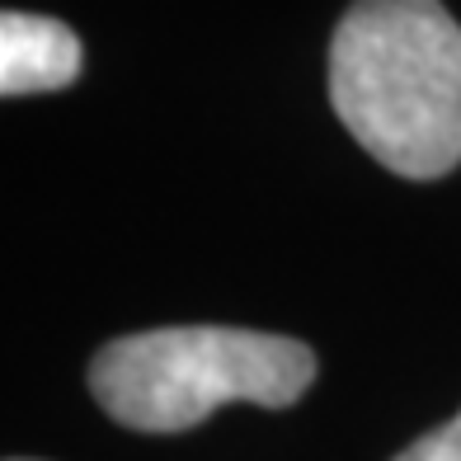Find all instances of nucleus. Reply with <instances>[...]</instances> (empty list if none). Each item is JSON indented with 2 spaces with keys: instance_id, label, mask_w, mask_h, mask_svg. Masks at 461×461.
I'll use <instances>...</instances> for the list:
<instances>
[{
  "instance_id": "obj_5",
  "label": "nucleus",
  "mask_w": 461,
  "mask_h": 461,
  "mask_svg": "<svg viewBox=\"0 0 461 461\" xmlns=\"http://www.w3.org/2000/svg\"><path fill=\"white\" fill-rule=\"evenodd\" d=\"M14 461H19V456H14Z\"/></svg>"
},
{
  "instance_id": "obj_1",
  "label": "nucleus",
  "mask_w": 461,
  "mask_h": 461,
  "mask_svg": "<svg viewBox=\"0 0 461 461\" xmlns=\"http://www.w3.org/2000/svg\"><path fill=\"white\" fill-rule=\"evenodd\" d=\"M330 104L405 179L461 165V24L443 0H353L330 43Z\"/></svg>"
},
{
  "instance_id": "obj_2",
  "label": "nucleus",
  "mask_w": 461,
  "mask_h": 461,
  "mask_svg": "<svg viewBox=\"0 0 461 461\" xmlns=\"http://www.w3.org/2000/svg\"><path fill=\"white\" fill-rule=\"evenodd\" d=\"M316 382V353L302 339L236 325H170L104 344L90 391L137 433H179L221 405L287 410Z\"/></svg>"
},
{
  "instance_id": "obj_4",
  "label": "nucleus",
  "mask_w": 461,
  "mask_h": 461,
  "mask_svg": "<svg viewBox=\"0 0 461 461\" xmlns=\"http://www.w3.org/2000/svg\"><path fill=\"white\" fill-rule=\"evenodd\" d=\"M395 461H461V414L447 419L443 429L424 433L419 443H410Z\"/></svg>"
},
{
  "instance_id": "obj_3",
  "label": "nucleus",
  "mask_w": 461,
  "mask_h": 461,
  "mask_svg": "<svg viewBox=\"0 0 461 461\" xmlns=\"http://www.w3.org/2000/svg\"><path fill=\"white\" fill-rule=\"evenodd\" d=\"M80 76V38L48 14L10 10L0 19V95H43Z\"/></svg>"
}]
</instances>
